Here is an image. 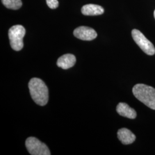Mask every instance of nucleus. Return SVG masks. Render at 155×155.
<instances>
[{"instance_id": "9b49d317", "label": "nucleus", "mask_w": 155, "mask_h": 155, "mask_svg": "<svg viewBox=\"0 0 155 155\" xmlns=\"http://www.w3.org/2000/svg\"><path fill=\"white\" fill-rule=\"evenodd\" d=\"M6 8L13 10H17L22 6L21 0H1Z\"/></svg>"}, {"instance_id": "6e6552de", "label": "nucleus", "mask_w": 155, "mask_h": 155, "mask_svg": "<svg viewBox=\"0 0 155 155\" xmlns=\"http://www.w3.org/2000/svg\"><path fill=\"white\" fill-rule=\"evenodd\" d=\"M117 111L121 116L130 119H134L137 116L136 111L127 104L120 102L117 106Z\"/></svg>"}, {"instance_id": "f8f14e48", "label": "nucleus", "mask_w": 155, "mask_h": 155, "mask_svg": "<svg viewBox=\"0 0 155 155\" xmlns=\"http://www.w3.org/2000/svg\"><path fill=\"white\" fill-rule=\"evenodd\" d=\"M46 2L48 6L52 9L57 8L59 6V2L58 0H46Z\"/></svg>"}, {"instance_id": "39448f33", "label": "nucleus", "mask_w": 155, "mask_h": 155, "mask_svg": "<svg viewBox=\"0 0 155 155\" xmlns=\"http://www.w3.org/2000/svg\"><path fill=\"white\" fill-rule=\"evenodd\" d=\"M132 35L135 43L139 47L148 55H153L155 54V47L143 33L137 29H133Z\"/></svg>"}, {"instance_id": "423d86ee", "label": "nucleus", "mask_w": 155, "mask_h": 155, "mask_svg": "<svg viewBox=\"0 0 155 155\" xmlns=\"http://www.w3.org/2000/svg\"><path fill=\"white\" fill-rule=\"evenodd\" d=\"M74 35L78 39L85 41H91L97 38V33L93 28L82 26L74 30Z\"/></svg>"}, {"instance_id": "f03ea898", "label": "nucleus", "mask_w": 155, "mask_h": 155, "mask_svg": "<svg viewBox=\"0 0 155 155\" xmlns=\"http://www.w3.org/2000/svg\"><path fill=\"white\" fill-rule=\"evenodd\" d=\"M134 97L147 106L155 110V89L144 84H137L132 90Z\"/></svg>"}, {"instance_id": "ddd939ff", "label": "nucleus", "mask_w": 155, "mask_h": 155, "mask_svg": "<svg viewBox=\"0 0 155 155\" xmlns=\"http://www.w3.org/2000/svg\"><path fill=\"white\" fill-rule=\"evenodd\" d=\"M153 15H154V17H155V11H154V14H153Z\"/></svg>"}, {"instance_id": "9d476101", "label": "nucleus", "mask_w": 155, "mask_h": 155, "mask_svg": "<svg viewBox=\"0 0 155 155\" xmlns=\"http://www.w3.org/2000/svg\"><path fill=\"white\" fill-rule=\"evenodd\" d=\"M81 12L85 16H98L104 13V9L98 5L87 4L83 6Z\"/></svg>"}, {"instance_id": "7ed1b4c3", "label": "nucleus", "mask_w": 155, "mask_h": 155, "mask_svg": "<svg viewBox=\"0 0 155 155\" xmlns=\"http://www.w3.org/2000/svg\"><path fill=\"white\" fill-rule=\"evenodd\" d=\"M25 35V29L21 25H16L12 27L8 32L12 48L19 51L24 47L23 38Z\"/></svg>"}, {"instance_id": "0eeeda50", "label": "nucleus", "mask_w": 155, "mask_h": 155, "mask_svg": "<svg viewBox=\"0 0 155 155\" xmlns=\"http://www.w3.org/2000/svg\"><path fill=\"white\" fill-rule=\"evenodd\" d=\"M75 63V56L72 54H67L61 56L58 59L57 65L63 70H67L74 66Z\"/></svg>"}, {"instance_id": "1a4fd4ad", "label": "nucleus", "mask_w": 155, "mask_h": 155, "mask_svg": "<svg viewBox=\"0 0 155 155\" xmlns=\"http://www.w3.org/2000/svg\"><path fill=\"white\" fill-rule=\"evenodd\" d=\"M117 136L120 141L124 145L132 144L136 140L135 135L127 128L119 129L117 132Z\"/></svg>"}, {"instance_id": "20e7f679", "label": "nucleus", "mask_w": 155, "mask_h": 155, "mask_svg": "<svg viewBox=\"0 0 155 155\" xmlns=\"http://www.w3.org/2000/svg\"><path fill=\"white\" fill-rule=\"evenodd\" d=\"M25 146L29 153L32 155H50V150L48 147L39 140L33 137H30L25 141Z\"/></svg>"}, {"instance_id": "f257e3e1", "label": "nucleus", "mask_w": 155, "mask_h": 155, "mask_svg": "<svg viewBox=\"0 0 155 155\" xmlns=\"http://www.w3.org/2000/svg\"><path fill=\"white\" fill-rule=\"evenodd\" d=\"M30 94L34 102L40 106H45L48 101V89L45 82L37 78H32L28 84Z\"/></svg>"}]
</instances>
